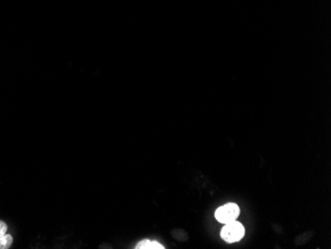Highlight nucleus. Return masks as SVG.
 Wrapping results in <instances>:
<instances>
[{"mask_svg":"<svg viewBox=\"0 0 331 249\" xmlns=\"http://www.w3.org/2000/svg\"><path fill=\"white\" fill-rule=\"evenodd\" d=\"M240 215V209L236 204H226L219 207L215 212V219L221 224H228L236 221Z\"/></svg>","mask_w":331,"mask_h":249,"instance_id":"2","label":"nucleus"},{"mask_svg":"<svg viewBox=\"0 0 331 249\" xmlns=\"http://www.w3.org/2000/svg\"><path fill=\"white\" fill-rule=\"evenodd\" d=\"M136 249H165L164 246L157 242H151L149 240L141 241L135 247Z\"/></svg>","mask_w":331,"mask_h":249,"instance_id":"3","label":"nucleus"},{"mask_svg":"<svg viewBox=\"0 0 331 249\" xmlns=\"http://www.w3.org/2000/svg\"><path fill=\"white\" fill-rule=\"evenodd\" d=\"M7 231H8L7 225L4 222L0 221V238L3 237L5 234H7Z\"/></svg>","mask_w":331,"mask_h":249,"instance_id":"7","label":"nucleus"},{"mask_svg":"<svg viewBox=\"0 0 331 249\" xmlns=\"http://www.w3.org/2000/svg\"><path fill=\"white\" fill-rule=\"evenodd\" d=\"M244 235H245L244 227L236 221L225 224V226L222 228L220 232L222 240L227 244H234L240 242L243 239Z\"/></svg>","mask_w":331,"mask_h":249,"instance_id":"1","label":"nucleus"},{"mask_svg":"<svg viewBox=\"0 0 331 249\" xmlns=\"http://www.w3.org/2000/svg\"><path fill=\"white\" fill-rule=\"evenodd\" d=\"M171 237L178 241V242H181V243H186L188 241V235L186 234L185 231L183 230H179V229H176V230H172L171 233H170Z\"/></svg>","mask_w":331,"mask_h":249,"instance_id":"5","label":"nucleus"},{"mask_svg":"<svg viewBox=\"0 0 331 249\" xmlns=\"http://www.w3.org/2000/svg\"><path fill=\"white\" fill-rule=\"evenodd\" d=\"M13 244V238L11 235L5 234L0 238V249H8L11 248Z\"/></svg>","mask_w":331,"mask_h":249,"instance_id":"6","label":"nucleus"},{"mask_svg":"<svg viewBox=\"0 0 331 249\" xmlns=\"http://www.w3.org/2000/svg\"><path fill=\"white\" fill-rule=\"evenodd\" d=\"M314 237V233L313 232H306L301 234L300 236H298L295 240V246L300 247V246H304L306 244H308Z\"/></svg>","mask_w":331,"mask_h":249,"instance_id":"4","label":"nucleus"}]
</instances>
